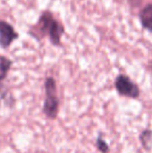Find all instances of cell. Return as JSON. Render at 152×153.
I'll use <instances>...</instances> for the list:
<instances>
[{
    "mask_svg": "<svg viewBox=\"0 0 152 153\" xmlns=\"http://www.w3.org/2000/svg\"><path fill=\"white\" fill-rule=\"evenodd\" d=\"M18 32L15 30L13 25L6 21L0 20V46L2 48H8L12 43L18 39Z\"/></svg>",
    "mask_w": 152,
    "mask_h": 153,
    "instance_id": "4",
    "label": "cell"
},
{
    "mask_svg": "<svg viewBox=\"0 0 152 153\" xmlns=\"http://www.w3.org/2000/svg\"><path fill=\"white\" fill-rule=\"evenodd\" d=\"M13 62L6 56L0 55V82L6 78L10 68H12Z\"/></svg>",
    "mask_w": 152,
    "mask_h": 153,
    "instance_id": "7",
    "label": "cell"
},
{
    "mask_svg": "<svg viewBox=\"0 0 152 153\" xmlns=\"http://www.w3.org/2000/svg\"><path fill=\"white\" fill-rule=\"evenodd\" d=\"M140 139L143 146H144V148L149 149V143H150L152 140V130H150V129H145L142 132V134H141Z\"/></svg>",
    "mask_w": 152,
    "mask_h": 153,
    "instance_id": "8",
    "label": "cell"
},
{
    "mask_svg": "<svg viewBox=\"0 0 152 153\" xmlns=\"http://www.w3.org/2000/svg\"><path fill=\"white\" fill-rule=\"evenodd\" d=\"M96 145H97V148L101 153H108L110 151V147L106 144V142L104 141L102 137H98L97 141H96Z\"/></svg>",
    "mask_w": 152,
    "mask_h": 153,
    "instance_id": "9",
    "label": "cell"
},
{
    "mask_svg": "<svg viewBox=\"0 0 152 153\" xmlns=\"http://www.w3.org/2000/svg\"><path fill=\"white\" fill-rule=\"evenodd\" d=\"M45 97L43 111L49 119H55L59 114V98L56 95V82L53 77H47L45 80Z\"/></svg>",
    "mask_w": 152,
    "mask_h": 153,
    "instance_id": "2",
    "label": "cell"
},
{
    "mask_svg": "<svg viewBox=\"0 0 152 153\" xmlns=\"http://www.w3.org/2000/svg\"><path fill=\"white\" fill-rule=\"evenodd\" d=\"M15 103V99L13 97L12 93L8 91V89L4 85L0 83V105L4 104L6 106L12 107Z\"/></svg>",
    "mask_w": 152,
    "mask_h": 153,
    "instance_id": "6",
    "label": "cell"
},
{
    "mask_svg": "<svg viewBox=\"0 0 152 153\" xmlns=\"http://www.w3.org/2000/svg\"><path fill=\"white\" fill-rule=\"evenodd\" d=\"M115 87L121 96L129 97V98H138L140 96L139 87L126 75H118L115 81Z\"/></svg>",
    "mask_w": 152,
    "mask_h": 153,
    "instance_id": "3",
    "label": "cell"
},
{
    "mask_svg": "<svg viewBox=\"0 0 152 153\" xmlns=\"http://www.w3.org/2000/svg\"><path fill=\"white\" fill-rule=\"evenodd\" d=\"M140 19L143 26L152 31V4H147L142 8L140 13Z\"/></svg>",
    "mask_w": 152,
    "mask_h": 153,
    "instance_id": "5",
    "label": "cell"
},
{
    "mask_svg": "<svg viewBox=\"0 0 152 153\" xmlns=\"http://www.w3.org/2000/svg\"><path fill=\"white\" fill-rule=\"evenodd\" d=\"M35 28L40 33L47 34L53 45H59L62 36L64 34V26L50 12L46 10L42 13Z\"/></svg>",
    "mask_w": 152,
    "mask_h": 153,
    "instance_id": "1",
    "label": "cell"
}]
</instances>
